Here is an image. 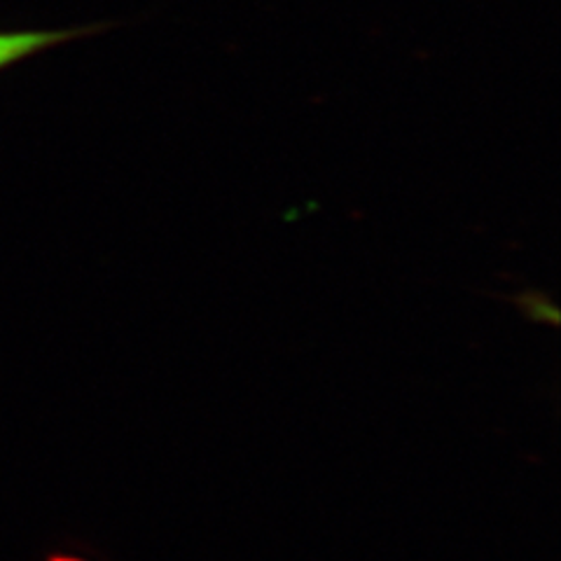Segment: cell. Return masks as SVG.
Listing matches in <instances>:
<instances>
[{"instance_id": "6da1fadb", "label": "cell", "mask_w": 561, "mask_h": 561, "mask_svg": "<svg viewBox=\"0 0 561 561\" xmlns=\"http://www.w3.org/2000/svg\"><path fill=\"white\" fill-rule=\"evenodd\" d=\"M105 24H90L76 28H24V31H0V70L26 61L45 49L84 38L103 31Z\"/></svg>"}, {"instance_id": "7a4b0ae2", "label": "cell", "mask_w": 561, "mask_h": 561, "mask_svg": "<svg viewBox=\"0 0 561 561\" xmlns=\"http://www.w3.org/2000/svg\"><path fill=\"white\" fill-rule=\"evenodd\" d=\"M49 561H80V559H64V557H55V559H49Z\"/></svg>"}]
</instances>
